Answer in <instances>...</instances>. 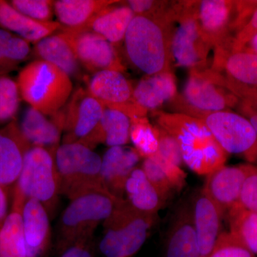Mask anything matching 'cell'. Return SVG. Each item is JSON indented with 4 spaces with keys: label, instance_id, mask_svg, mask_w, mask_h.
<instances>
[{
    "label": "cell",
    "instance_id": "9a60e30c",
    "mask_svg": "<svg viewBox=\"0 0 257 257\" xmlns=\"http://www.w3.org/2000/svg\"><path fill=\"white\" fill-rule=\"evenodd\" d=\"M231 40L214 47L211 69L219 72L226 82L241 87L257 88V55L243 50L231 52Z\"/></svg>",
    "mask_w": 257,
    "mask_h": 257
},
{
    "label": "cell",
    "instance_id": "277c9868",
    "mask_svg": "<svg viewBox=\"0 0 257 257\" xmlns=\"http://www.w3.org/2000/svg\"><path fill=\"white\" fill-rule=\"evenodd\" d=\"M120 199L104 188L87 191L71 199L60 218L59 251L83 238L94 236L96 228L111 215Z\"/></svg>",
    "mask_w": 257,
    "mask_h": 257
},
{
    "label": "cell",
    "instance_id": "bcb514c9",
    "mask_svg": "<svg viewBox=\"0 0 257 257\" xmlns=\"http://www.w3.org/2000/svg\"><path fill=\"white\" fill-rule=\"evenodd\" d=\"M244 50L249 51V52H253V53L256 54L257 55V35H255L250 40L246 47H245Z\"/></svg>",
    "mask_w": 257,
    "mask_h": 257
},
{
    "label": "cell",
    "instance_id": "ffe728a7",
    "mask_svg": "<svg viewBox=\"0 0 257 257\" xmlns=\"http://www.w3.org/2000/svg\"><path fill=\"white\" fill-rule=\"evenodd\" d=\"M234 15V1L232 0L198 1V21L211 48L232 37L230 32Z\"/></svg>",
    "mask_w": 257,
    "mask_h": 257
},
{
    "label": "cell",
    "instance_id": "5bb4252c",
    "mask_svg": "<svg viewBox=\"0 0 257 257\" xmlns=\"http://www.w3.org/2000/svg\"><path fill=\"white\" fill-rule=\"evenodd\" d=\"M257 169L252 164L226 166L207 175L203 192L212 199L224 215L239 204L243 183Z\"/></svg>",
    "mask_w": 257,
    "mask_h": 257
},
{
    "label": "cell",
    "instance_id": "83f0119b",
    "mask_svg": "<svg viewBox=\"0 0 257 257\" xmlns=\"http://www.w3.org/2000/svg\"><path fill=\"white\" fill-rule=\"evenodd\" d=\"M119 1L114 0H57L55 14L67 30H83L101 10Z\"/></svg>",
    "mask_w": 257,
    "mask_h": 257
},
{
    "label": "cell",
    "instance_id": "e575fe53",
    "mask_svg": "<svg viewBox=\"0 0 257 257\" xmlns=\"http://www.w3.org/2000/svg\"><path fill=\"white\" fill-rule=\"evenodd\" d=\"M15 9L28 18L40 22H52L55 15V1L52 0H13L10 2Z\"/></svg>",
    "mask_w": 257,
    "mask_h": 257
},
{
    "label": "cell",
    "instance_id": "d4e9b609",
    "mask_svg": "<svg viewBox=\"0 0 257 257\" xmlns=\"http://www.w3.org/2000/svg\"><path fill=\"white\" fill-rule=\"evenodd\" d=\"M131 121L130 117L121 111L104 109L102 117L92 133L81 144L94 149L99 144L109 147L125 146L130 142Z\"/></svg>",
    "mask_w": 257,
    "mask_h": 257
},
{
    "label": "cell",
    "instance_id": "5b68a950",
    "mask_svg": "<svg viewBox=\"0 0 257 257\" xmlns=\"http://www.w3.org/2000/svg\"><path fill=\"white\" fill-rule=\"evenodd\" d=\"M157 216L140 212L121 199L103 222L99 250L106 257H133L145 243Z\"/></svg>",
    "mask_w": 257,
    "mask_h": 257
},
{
    "label": "cell",
    "instance_id": "1f68e13d",
    "mask_svg": "<svg viewBox=\"0 0 257 257\" xmlns=\"http://www.w3.org/2000/svg\"><path fill=\"white\" fill-rule=\"evenodd\" d=\"M30 42L0 28V76L15 70L31 54Z\"/></svg>",
    "mask_w": 257,
    "mask_h": 257
},
{
    "label": "cell",
    "instance_id": "8992f818",
    "mask_svg": "<svg viewBox=\"0 0 257 257\" xmlns=\"http://www.w3.org/2000/svg\"><path fill=\"white\" fill-rule=\"evenodd\" d=\"M56 152L32 147L24 161L23 170L13 194L26 201L35 199L52 214L60 195V178L55 160Z\"/></svg>",
    "mask_w": 257,
    "mask_h": 257
},
{
    "label": "cell",
    "instance_id": "f1b7e54d",
    "mask_svg": "<svg viewBox=\"0 0 257 257\" xmlns=\"http://www.w3.org/2000/svg\"><path fill=\"white\" fill-rule=\"evenodd\" d=\"M124 195L132 207L150 215L157 216L166 204L141 167H136L130 174L125 184Z\"/></svg>",
    "mask_w": 257,
    "mask_h": 257
},
{
    "label": "cell",
    "instance_id": "7a4b0ae2",
    "mask_svg": "<svg viewBox=\"0 0 257 257\" xmlns=\"http://www.w3.org/2000/svg\"><path fill=\"white\" fill-rule=\"evenodd\" d=\"M175 19L135 16L124 37L128 60L146 75L171 71Z\"/></svg>",
    "mask_w": 257,
    "mask_h": 257
},
{
    "label": "cell",
    "instance_id": "60d3db41",
    "mask_svg": "<svg viewBox=\"0 0 257 257\" xmlns=\"http://www.w3.org/2000/svg\"><path fill=\"white\" fill-rule=\"evenodd\" d=\"M257 35V8L246 25L235 34L231 42V52H239L244 50L250 40Z\"/></svg>",
    "mask_w": 257,
    "mask_h": 257
},
{
    "label": "cell",
    "instance_id": "836d02e7",
    "mask_svg": "<svg viewBox=\"0 0 257 257\" xmlns=\"http://www.w3.org/2000/svg\"><path fill=\"white\" fill-rule=\"evenodd\" d=\"M20 100L18 83L9 76H0V123L15 120Z\"/></svg>",
    "mask_w": 257,
    "mask_h": 257
},
{
    "label": "cell",
    "instance_id": "8fae6325",
    "mask_svg": "<svg viewBox=\"0 0 257 257\" xmlns=\"http://www.w3.org/2000/svg\"><path fill=\"white\" fill-rule=\"evenodd\" d=\"M83 69L94 74L104 70L123 72L125 67L114 45L104 37L87 30L62 28Z\"/></svg>",
    "mask_w": 257,
    "mask_h": 257
},
{
    "label": "cell",
    "instance_id": "7bdbcfd3",
    "mask_svg": "<svg viewBox=\"0 0 257 257\" xmlns=\"http://www.w3.org/2000/svg\"><path fill=\"white\" fill-rule=\"evenodd\" d=\"M236 107L239 114L249 121L257 135V106L248 101L240 100Z\"/></svg>",
    "mask_w": 257,
    "mask_h": 257
},
{
    "label": "cell",
    "instance_id": "30bf717a",
    "mask_svg": "<svg viewBox=\"0 0 257 257\" xmlns=\"http://www.w3.org/2000/svg\"><path fill=\"white\" fill-rule=\"evenodd\" d=\"M182 96L194 109L205 113L229 110L240 101L223 87L221 74L206 67L190 69Z\"/></svg>",
    "mask_w": 257,
    "mask_h": 257
},
{
    "label": "cell",
    "instance_id": "7c38bea8",
    "mask_svg": "<svg viewBox=\"0 0 257 257\" xmlns=\"http://www.w3.org/2000/svg\"><path fill=\"white\" fill-rule=\"evenodd\" d=\"M87 90L106 109L121 111L130 119L147 116L135 102L133 85L121 72L104 70L93 74L87 80Z\"/></svg>",
    "mask_w": 257,
    "mask_h": 257
},
{
    "label": "cell",
    "instance_id": "ac0fdd59",
    "mask_svg": "<svg viewBox=\"0 0 257 257\" xmlns=\"http://www.w3.org/2000/svg\"><path fill=\"white\" fill-rule=\"evenodd\" d=\"M192 212L200 257H209L222 233L224 214L202 190L194 197Z\"/></svg>",
    "mask_w": 257,
    "mask_h": 257
},
{
    "label": "cell",
    "instance_id": "484cf974",
    "mask_svg": "<svg viewBox=\"0 0 257 257\" xmlns=\"http://www.w3.org/2000/svg\"><path fill=\"white\" fill-rule=\"evenodd\" d=\"M115 4L99 12L83 29L100 35L114 46L124 40L128 26L135 17L127 5L115 6Z\"/></svg>",
    "mask_w": 257,
    "mask_h": 257
},
{
    "label": "cell",
    "instance_id": "e0dca14e",
    "mask_svg": "<svg viewBox=\"0 0 257 257\" xmlns=\"http://www.w3.org/2000/svg\"><path fill=\"white\" fill-rule=\"evenodd\" d=\"M140 159L134 147H109L101 158L100 175L104 188L114 197L124 199L125 184Z\"/></svg>",
    "mask_w": 257,
    "mask_h": 257
},
{
    "label": "cell",
    "instance_id": "f546056e",
    "mask_svg": "<svg viewBox=\"0 0 257 257\" xmlns=\"http://www.w3.org/2000/svg\"><path fill=\"white\" fill-rule=\"evenodd\" d=\"M24 203L13 194L9 214L0 227V257H28L22 217Z\"/></svg>",
    "mask_w": 257,
    "mask_h": 257
},
{
    "label": "cell",
    "instance_id": "6da1fadb",
    "mask_svg": "<svg viewBox=\"0 0 257 257\" xmlns=\"http://www.w3.org/2000/svg\"><path fill=\"white\" fill-rule=\"evenodd\" d=\"M157 125L177 140L184 164L199 175H208L225 165L228 154L202 119L181 113L154 112Z\"/></svg>",
    "mask_w": 257,
    "mask_h": 257
},
{
    "label": "cell",
    "instance_id": "4fadbf2b",
    "mask_svg": "<svg viewBox=\"0 0 257 257\" xmlns=\"http://www.w3.org/2000/svg\"><path fill=\"white\" fill-rule=\"evenodd\" d=\"M105 109L87 89H74L62 109L64 114L62 143H81L87 138L100 121Z\"/></svg>",
    "mask_w": 257,
    "mask_h": 257
},
{
    "label": "cell",
    "instance_id": "603a6c76",
    "mask_svg": "<svg viewBox=\"0 0 257 257\" xmlns=\"http://www.w3.org/2000/svg\"><path fill=\"white\" fill-rule=\"evenodd\" d=\"M177 95L175 77L171 71L146 75L134 87L135 102L147 113L173 100Z\"/></svg>",
    "mask_w": 257,
    "mask_h": 257
},
{
    "label": "cell",
    "instance_id": "7402d4cb",
    "mask_svg": "<svg viewBox=\"0 0 257 257\" xmlns=\"http://www.w3.org/2000/svg\"><path fill=\"white\" fill-rule=\"evenodd\" d=\"M37 60L46 61L65 72L71 79H84L79 63L68 39L61 31L37 42L32 52Z\"/></svg>",
    "mask_w": 257,
    "mask_h": 257
},
{
    "label": "cell",
    "instance_id": "ba28073f",
    "mask_svg": "<svg viewBox=\"0 0 257 257\" xmlns=\"http://www.w3.org/2000/svg\"><path fill=\"white\" fill-rule=\"evenodd\" d=\"M198 1H178L175 4V23L172 34V61L179 67L190 69L206 67L211 45L203 35L197 18Z\"/></svg>",
    "mask_w": 257,
    "mask_h": 257
},
{
    "label": "cell",
    "instance_id": "b9f144b4",
    "mask_svg": "<svg viewBox=\"0 0 257 257\" xmlns=\"http://www.w3.org/2000/svg\"><path fill=\"white\" fill-rule=\"evenodd\" d=\"M61 253L60 257H94V236L76 241Z\"/></svg>",
    "mask_w": 257,
    "mask_h": 257
},
{
    "label": "cell",
    "instance_id": "f6af8a7d",
    "mask_svg": "<svg viewBox=\"0 0 257 257\" xmlns=\"http://www.w3.org/2000/svg\"><path fill=\"white\" fill-rule=\"evenodd\" d=\"M10 192L0 184V227L10 212Z\"/></svg>",
    "mask_w": 257,
    "mask_h": 257
},
{
    "label": "cell",
    "instance_id": "cb8c5ba5",
    "mask_svg": "<svg viewBox=\"0 0 257 257\" xmlns=\"http://www.w3.org/2000/svg\"><path fill=\"white\" fill-rule=\"evenodd\" d=\"M0 28L35 45L42 39L60 31L62 26L58 22L35 21L22 14L8 2L0 0Z\"/></svg>",
    "mask_w": 257,
    "mask_h": 257
},
{
    "label": "cell",
    "instance_id": "f35d334b",
    "mask_svg": "<svg viewBox=\"0 0 257 257\" xmlns=\"http://www.w3.org/2000/svg\"><path fill=\"white\" fill-rule=\"evenodd\" d=\"M150 158L155 161L162 169L175 188L176 192H180L185 187L187 183V173L180 167L166 160L158 152Z\"/></svg>",
    "mask_w": 257,
    "mask_h": 257
},
{
    "label": "cell",
    "instance_id": "44dd1931",
    "mask_svg": "<svg viewBox=\"0 0 257 257\" xmlns=\"http://www.w3.org/2000/svg\"><path fill=\"white\" fill-rule=\"evenodd\" d=\"M22 217L28 257H43L52 239L48 211L37 199H28L23 204Z\"/></svg>",
    "mask_w": 257,
    "mask_h": 257
},
{
    "label": "cell",
    "instance_id": "d6986e66",
    "mask_svg": "<svg viewBox=\"0 0 257 257\" xmlns=\"http://www.w3.org/2000/svg\"><path fill=\"white\" fill-rule=\"evenodd\" d=\"M19 125L32 147H43L56 152L63 133V112L61 109L55 114L47 116L29 106Z\"/></svg>",
    "mask_w": 257,
    "mask_h": 257
},
{
    "label": "cell",
    "instance_id": "ee69618b",
    "mask_svg": "<svg viewBox=\"0 0 257 257\" xmlns=\"http://www.w3.org/2000/svg\"><path fill=\"white\" fill-rule=\"evenodd\" d=\"M231 90L240 100L248 101L257 106V88H249L235 86Z\"/></svg>",
    "mask_w": 257,
    "mask_h": 257
},
{
    "label": "cell",
    "instance_id": "d590c367",
    "mask_svg": "<svg viewBox=\"0 0 257 257\" xmlns=\"http://www.w3.org/2000/svg\"><path fill=\"white\" fill-rule=\"evenodd\" d=\"M141 168L166 202L173 197L175 188L155 161L151 158L144 159Z\"/></svg>",
    "mask_w": 257,
    "mask_h": 257
},
{
    "label": "cell",
    "instance_id": "ab89813d",
    "mask_svg": "<svg viewBox=\"0 0 257 257\" xmlns=\"http://www.w3.org/2000/svg\"><path fill=\"white\" fill-rule=\"evenodd\" d=\"M239 205L257 214V169L248 175L243 183Z\"/></svg>",
    "mask_w": 257,
    "mask_h": 257
},
{
    "label": "cell",
    "instance_id": "d6a6232c",
    "mask_svg": "<svg viewBox=\"0 0 257 257\" xmlns=\"http://www.w3.org/2000/svg\"><path fill=\"white\" fill-rule=\"evenodd\" d=\"M130 141L141 158L153 157L158 152V141L155 125L147 116H135L130 119Z\"/></svg>",
    "mask_w": 257,
    "mask_h": 257
},
{
    "label": "cell",
    "instance_id": "52a82bcc",
    "mask_svg": "<svg viewBox=\"0 0 257 257\" xmlns=\"http://www.w3.org/2000/svg\"><path fill=\"white\" fill-rule=\"evenodd\" d=\"M55 160L60 194L69 200L87 191L104 188L100 175L101 157L92 149L79 143H62L56 151Z\"/></svg>",
    "mask_w": 257,
    "mask_h": 257
},
{
    "label": "cell",
    "instance_id": "74e56055",
    "mask_svg": "<svg viewBox=\"0 0 257 257\" xmlns=\"http://www.w3.org/2000/svg\"><path fill=\"white\" fill-rule=\"evenodd\" d=\"M209 257H255L229 232H222Z\"/></svg>",
    "mask_w": 257,
    "mask_h": 257
},
{
    "label": "cell",
    "instance_id": "4dcf8cb0",
    "mask_svg": "<svg viewBox=\"0 0 257 257\" xmlns=\"http://www.w3.org/2000/svg\"><path fill=\"white\" fill-rule=\"evenodd\" d=\"M229 232L236 241L253 255L257 254V214L239 204L230 209Z\"/></svg>",
    "mask_w": 257,
    "mask_h": 257
},
{
    "label": "cell",
    "instance_id": "4316f807",
    "mask_svg": "<svg viewBox=\"0 0 257 257\" xmlns=\"http://www.w3.org/2000/svg\"><path fill=\"white\" fill-rule=\"evenodd\" d=\"M167 257H200L192 209L183 207L176 214L167 240Z\"/></svg>",
    "mask_w": 257,
    "mask_h": 257
},
{
    "label": "cell",
    "instance_id": "8d00e7d4",
    "mask_svg": "<svg viewBox=\"0 0 257 257\" xmlns=\"http://www.w3.org/2000/svg\"><path fill=\"white\" fill-rule=\"evenodd\" d=\"M155 128L158 141V154L172 163L182 167L183 158L177 140L158 125H155Z\"/></svg>",
    "mask_w": 257,
    "mask_h": 257
},
{
    "label": "cell",
    "instance_id": "2e32d148",
    "mask_svg": "<svg viewBox=\"0 0 257 257\" xmlns=\"http://www.w3.org/2000/svg\"><path fill=\"white\" fill-rule=\"evenodd\" d=\"M31 147L15 120L0 130V184L12 194Z\"/></svg>",
    "mask_w": 257,
    "mask_h": 257
},
{
    "label": "cell",
    "instance_id": "9c48e42d",
    "mask_svg": "<svg viewBox=\"0 0 257 257\" xmlns=\"http://www.w3.org/2000/svg\"><path fill=\"white\" fill-rule=\"evenodd\" d=\"M201 119L226 153L239 155L249 164L257 162V135L244 116L224 110L205 113Z\"/></svg>",
    "mask_w": 257,
    "mask_h": 257
},
{
    "label": "cell",
    "instance_id": "3957f363",
    "mask_svg": "<svg viewBox=\"0 0 257 257\" xmlns=\"http://www.w3.org/2000/svg\"><path fill=\"white\" fill-rule=\"evenodd\" d=\"M17 83L21 99L47 116L60 111L74 91L69 76L53 64L40 60L32 61L23 67Z\"/></svg>",
    "mask_w": 257,
    "mask_h": 257
}]
</instances>
